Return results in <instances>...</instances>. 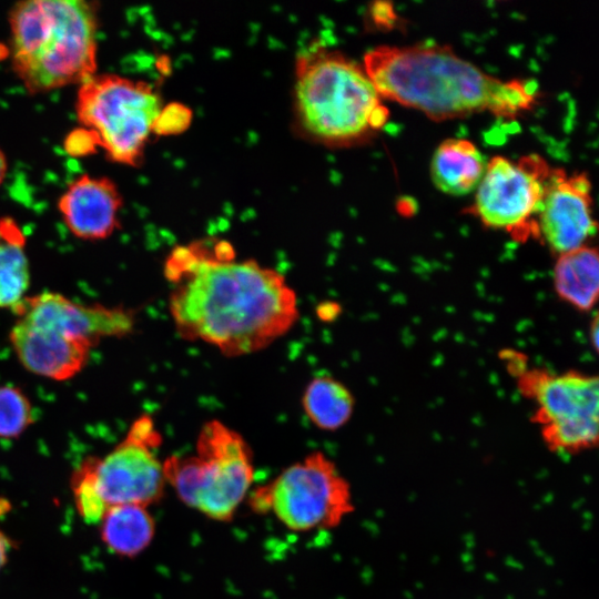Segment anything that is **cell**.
Listing matches in <instances>:
<instances>
[{"label":"cell","mask_w":599,"mask_h":599,"mask_svg":"<svg viewBox=\"0 0 599 599\" xmlns=\"http://www.w3.org/2000/svg\"><path fill=\"white\" fill-rule=\"evenodd\" d=\"M122 195L106 176L83 174L73 180L58 201L68 230L83 241H100L119 227Z\"/></svg>","instance_id":"13"},{"label":"cell","mask_w":599,"mask_h":599,"mask_svg":"<svg viewBox=\"0 0 599 599\" xmlns=\"http://www.w3.org/2000/svg\"><path fill=\"white\" fill-rule=\"evenodd\" d=\"M487 161L480 150L466 139H447L435 150L430 176L444 193L464 195L477 189Z\"/></svg>","instance_id":"14"},{"label":"cell","mask_w":599,"mask_h":599,"mask_svg":"<svg viewBox=\"0 0 599 599\" xmlns=\"http://www.w3.org/2000/svg\"><path fill=\"white\" fill-rule=\"evenodd\" d=\"M161 443L153 419L144 415L133 422L126 436L106 455L85 458L70 479L80 517L87 524H99L110 507H149L159 502L166 486L156 455Z\"/></svg>","instance_id":"6"},{"label":"cell","mask_w":599,"mask_h":599,"mask_svg":"<svg viewBox=\"0 0 599 599\" xmlns=\"http://www.w3.org/2000/svg\"><path fill=\"white\" fill-rule=\"evenodd\" d=\"M8 164L3 151L0 149V185L3 182L7 173Z\"/></svg>","instance_id":"23"},{"label":"cell","mask_w":599,"mask_h":599,"mask_svg":"<svg viewBox=\"0 0 599 599\" xmlns=\"http://www.w3.org/2000/svg\"><path fill=\"white\" fill-rule=\"evenodd\" d=\"M551 170L538 154L516 161L493 158L477 186L471 213L485 226L517 241L538 237L537 219Z\"/></svg>","instance_id":"11"},{"label":"cell","mask_w":599,"mask_h":599,"mask_svg":"<svg viewBox=\"0 0 599 599\" xmlns=\"http://www.w3.org/2000/svg\"><path fill=\"white\" fill-rule=\"evenodd\" d=\"M33 422V409L29 397L18 387L0 386V437L17 438Z\"/></svg>","instance_id":"19"},{"label":"cell","mask_w":599,"mask_h":599,"mask_svg":"<svg viewBox=\"0 0 599 599\" xmlns=\"http://www.w3.org/2000/svg\"><path fill=\"white\" fill-rule=\"evenodd\" d=\"M596 229L588 176L551 170L537 219L538 237L559 255L588 245Z\"/></svg>","instance_id":"12"},{"label":"cell","mask_w":599,"mask_h":599,"mask_svg":"<svg viewBox=\"0 0 599 599\" xmlns=\"http://www.w3.org/2000/svg\"><path fill=\"white\" fill-rule=\"evenodd\" d=\"M161 100L144 81L94 74L79 85L75 113L91 140L114 162L136 166L161 112Z\"/></svg>","instance_id":"9"},{"label":"cell","mask_w":599,"mask_h":599,"mask_svg":"<svg viewBox=\"0 0 599 599\" xmlns=\"http://www.w3.org/2000/svg\"><path fill=\"white\" fill-rule=\"evenodd\" d=\"M302 407L314 426L334 432L351 419L355 398L342 382L322 375L307 384L302 396Z\"/></svg>","instance_id":"17"},{"label":"cell","mask_w":599,"mask_h":599,"mask_svg":"<svg viewBox=\"0 0 599 599\" xmlns=\"http://www.w3.org/2000/svg\"><path fill=\"white\" fill-rule=\"evenodd\" d=\"M12 311L9 339L16 356L27 370L53 380L72 378L103 338L134 327L128 309L81 304L53 292L26 296Z\"/></svg>","instance_id":"4"},{"label":"cell","mask_w":599,"mask_h":599,"mask_svg":"<svg viewBox=\"0 0 599 599\" xmlns=\"http://www.w3.org/2000/svg\"><path fill=\"white\" fill-rule=\"evenodd\" d=\"M30 283L24 238L13 222L0 223V308L13 309Z\"/></svg>","instance_id":"18"},{"label":"cell","mask_w":599,"mask_h":599,"mask_svg":"<svg viewBox=\"0 0 599 599\" xmlns=\"http://www.w3.org/2000/svg\"><path fill=\"white\" fill-rule=\"evenodd\" d=\"M173 283L169 311L179 335L225 356L256 353L297 322L295 291L274 268L237 261L225 241L174 248L164 266Z\"/></svg>","instance_id":"1"},{"label":"cell","mask_w":599,"mask_h":599,"mask_svg":"<svg viewBox=\"0 0 599 599\" xmlns=\"http://www.w3.org/2000/svg\"><path fill=\"white\" fill-rule=\"evenodd\" d=\"M248 501L255 512H272L296 532L335 528L354 509L348 481L322 451L308 454L255 488Z\"/></svg>","instance_id":"10"},{"label":"cell","mask_w":599,"mask_h":599,"mask_svg":"<svg viewBox=\"0 0 599 599\" xmlns=\"http://www.w3.org/2000/svg\"><path fill=\"white\" fill-rule=\"evenodd\" d=\"M14 74L30 93L81 84L97 73L98 14L84 0H27L9 11Z\"/></svg>","instance_id":"3"},{"label":"cell","mask_w":599,"mask_h":599,"mask_svg":"<svg viewBox=\"0 0 599 599\" xmlns=\"http://www.w3.org/2000/svg\"><path fill=\"white\" fill-rule=\"evenodd\" d=\"M504 358L518 392L532 403V420L550 450L571 455L598 444L597 376L575 369L556 373L528 366L518 353L510 351Z\"/></svg>","instance_id":"8"},{"label":"cell","mask_w":599,"mask_h":599,"mask_svg":"<svg viewBox=\"0 0 599 599\" xmlns=\"http://www.w3.org/2000/svg\"><path fill=\"white\" fill-rule=\"evenodd\" d=\"M590 342L592 344V347L597 349L598 347V317L596 316L593 318L592 324L590 325Z\"/></svg>","instance_id":"22"},{"label":"cell","mask_w":599,"mask_h":599,"mask_svg":"<svg viewBox=\"0 0 599 599\" xmlns=\"http://www.w3.org/2000/svg\"><path fill=\"white\" fill-rule=\"evenodd\" d=\"M297 109L326 142H351L386 123L388 112L364 68L315 45L297 57Z\"/></svg>","instance_id":"5"},{"label":"cell","mask_w":599,"mask_h":599,"mask_svg":"<svg viewBox=\"0 0 599 599\" xmlns=\"http://www.w3.org/2000/svg\"><path fill=\"white\" fill-rule=\"evenodd\" d=\"M554 287L558 297L580 312H590L599 292V261L596 247L583 245L557 255Z\"/></svg>","instance_id":"15"},{"label":"cell","mask_w":599,"mask_h":599,"mask_svg":"<svg viewBox=\"0 0 599 599\" xmlns=\"http://www.w3.org/2000/svg\"><path fill=\"white\" fill-rule=\"evenodd\" d=\"M12 547V540L2 530H0V570L7 564Z\"/></svg>","instance_id":"21"},{"label":"cell","mask_w":599,"mask_h":599,"mask_svg":"<svg viewBox=\"0 0 599 599\" xmlns=\"http://www.w3.org/2000/svg\"><path fill=\"white\" fill-rule=\"evenodd\" d=\"M191 121V111L181 104H171L161 110L155 124L156 133H176L183 131Z\"/></svg>","instance_id":"20"},{"label":"cell","mask_w":599,"mask_h":599,"mask_svg":"<svg viewBox=\"0 0 599 599\" xmlns=\"http://www.w3.org/2000/svg\"><path fill=\"white\" fill-rule=\"evenodd\" d=\"M100 537L114 555L134 558L143 552L155 535V520L148 507L118 505L110 507L99 521Z\"/></svg>","instance_id":"16"},{"label":"cell","mask_w":599,"mask_h":599,"mask_svg":"<svg viewBox=\"0 0 599 599\" xmlns=\"http://www.w3.org/2000/svg\"><path fill=\"white\" fill-rule=\"evenodd\" d=\"M364 70L380 97L444 120L489 111L512 116L535 101V88L502 81L438 43L379 45L364 57Z\"/></svg>","instance_id":"2"},{"label":"cell","mask_w":599,"mask_h":599,"mask_svg":"<svg viewBox=\"0 0 599 599\" xmlns=\"http://www.w3.org/2000/svg\"><path fill=\"white\" fill-rule=\"evenodd\" d=\"M162 465L166 485L185 506L222 522L233 519L254 479L250 445L217 419L201 427L193 455H172Z\"/></svg>","instance_id":"7"}]
</instances>
